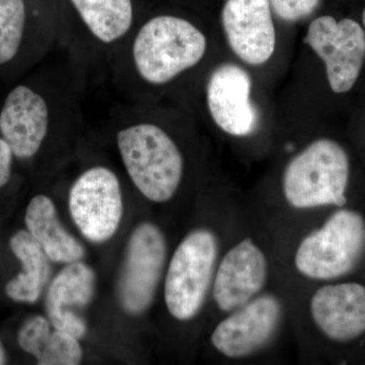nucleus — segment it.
Instances as JSON below:
<instances>
[{
	"mask_svg": "<svg viewBox=\"0 0 365 365\" xmlns=\"http://www.w3.org/2000/svg\"><path fill=\"white\" fill-rule=\"evenodd\" d=\"M206 49L207 39L198 26L162 14L136 26L120 46L119 69L133 91L138 85L162 86L200 63Z\"/></svg>",
	"mask_w": 365,
	"mask_h": 365,
	"instance_id": "nucleus-1",
	"label": "nucleus"
},
{
	"mask_svg": "<svg viewBox=\"0 0 365 365\" xmlns=\"http://www.w3.org/2000/svg\"><path fill=\"white\" fill-rule=\"evenodd\" d=\"M119 116L124 122L116 132L117 148L131 182L148 200L167 202L184 176L179 146L160 124L144 119L137 106Z\"/></svg>",
	"mask_w": 365,
	"mask_h": 365,
	"instance_id": "nucleus-2",
	"label": "nucleus"
},
{
	"mask_svg": "<svg viewBox=\"0 0 365 365\" xmlns=\"http://www.w3.org/2000/svg\"><path fill=\"white\" fill-rule=\"evenodd\" d=\"M349 179V160L335 141L319 139L288 163L283 175V193L294 208L344 206Z\"/></svg>",
	"mask_w": 365,
	"mask_h": 365,
	"instance_id": "nucleus-3",
	"label": "nucleus"
},
{
	"mask_svg": "<svg viewBox=\"0 0 365 365\" xmlns=\"http://www.w3.org/2000/svg\"><path fill=\"white\" fill-rule=\"evenodd\" d=\"M364 247V217L342 209L302 240L295 253L294 265L302 275L311 279H334L356 266Z\"/></svg>",
	"mask_w": 365,
	"mask_h": 365,
	"instance_id": "nucleus-4",
	"label": "nucleus"
},
{
	"mask_svg": "<svg viewBox=\"0 0 365 365\" xmlns=\"http://www.w3.org/2000/svg\"><path fill=\"white\" fill-rule=\"evenodd\" d=\"M217 240L208 230L190 232L173 255L165 282V300L170 314L189 321L200 312L213 279Z\"/></svg>",
	"mask_w": 365,
	"mask_h": 365,
	"instance_id": "nucleus-5",
	"label": "nucleus"
},
{
	"mask_svg": "<svg viewBox=\"0 0 365 365\" xmlns=\"http://www.w3.org/2000/svg\"><path fill=\"white\" fill-rule=\"evenodd\" d=\"M72 117V101L57 88L52 98L28 86H18L7 95L0 112V132L14 155L32 158L45 143L53 123Z\"/></svg>",
	"mask_w": 365,
	"mask_h": 365,
	"instance_id": "nucleus-6",
	"label": "nucleus"
},
{
	"mask_svg": "<svg viewBox=\"0 0 365 365\" xmlns=\"http://www.w3.org/2000/svg\"><path fill=\"white\" fill-rule=\"evenodd\" d=\"M72 220L88 241L111 239L123 215L121 185L109 168L97 165L83 172L69 192Z\"/></svg>",
	"mask_w": 365,
	"mask_h": 365,
	"instance_id": "nucleus-7",
	"label": "nucleus"
},
{
	"mask_svg": "<svg viewBox=\"0 0 365 365\" xmlns=\"http://www.w3.org/2000/svg\"><path fill=\"white\" fill-rule=\"evenodd\" d=\"M304 42L326 66L333 91L347 93L359 78L365 59V33L356 21L330 16L312 21Z\"/></svg>",
	"mask_w": 365,
	"mask_h": 365,
	"instance_id": "nucleus-8",
	"label": "nucleus"
},
{
	"mask_svg": "<svg viewBox=\"0 0 365 365\" xmlns=\"http://www.w3.org/2000/svg\"><path fill=\"white\" fill-rule=\"evenodd\" d=\"M167 242L160 228L143 223L129 240L121 280L120 299L125 311L141 314L150 306L165 267Z\"/></svg>",
	"mask_w": 365,
	"mask_h": 365,
	"instance_id": "nucleus-9",
	"label": "nucleus"
},
{
	"mask_svg": "<svg viewBox=\"0 0 365 365\" xmlns=\"http://www.w3.org/2000/svg\"><path fill=\"white\" fill-rule=\"evenodd\" d=\"M216 327L211 342L228 359H242L262 349L279 327L282 307L274 295L255 297Z\"/></svg>",
	"mask_w": 365,
	"mask_h": 365,
	"instance_id": "nucleus-10",
	"label": "nucleus"
},
{
	"mask_svg": "<svg viewBox=\"0 0 365 365\" xmlns=\"http://www.w3.org/2000/svg\"><path fill=\"white\" fill-rule=\"evenodd\" d=\"M252 79L234 63L216 67L209 76L206 101L215 124L225 133L247 136L258 126V112L251 102Z\"/></svg>",
	"mask_w": 365,
	"mask_h": 365,
	"instance_id": "nucleus-11",
	"label": "nucleus"
},
{
	"mask_svg": "<svg viewBox=\"0 0 365 365\" xmlns=\"http://www.w3.org/2000/svg\"><path fill=\"white\" fill-rule=\"evenodd\" d=\"M230 48L252 66L265 63L276 45L270 0H227L222 14Z\"/></svg>",
	"mask_w": 365,
	"mask_h": 365,
	"instance_id": "nucleus-12",
	"label": "nucleus"
},
{
	"mask_svg": "<svg viewBox=\"0 0 365 365\" xmlns=\"http://www.w3.org/2000/svg\"><path fill=\"white\" fill-rule=\"evenodd\" d=\"M265 254L251 239L242 240L220 262L213 283V297L223 312L235 311L255 299L265 285Z\"/></svg>",
	"mask_w": 365,
	"mask_h": 365,
	"instance_id": "nucleus-13",
	"label": "nucleus"
},
{
	"mask_svg": "<svg viewBox=\"0 0 365 365\" xmlns=\"http://www.w3.org/2000/svg\"><path fill=\"white\" fill-rule=\"evenodd\" d=\"M311 314L331 340L356 339L365 333V287L350 282L321 287L312 297Z\"/></svg>",
	"mask_w": 365,
	"mask_h": 365,
	"instance_id": "nucleus-14",
	"label": "nucleus"
},
{
	"mask_svg": "<svg viewBox=\"0 0 365 365\" xmlns=\"http://www.w3.org/2000/svg\"><path fill=\"white\" fill-rule=\"evenodd\" d=\"M96 275L81 262L69 263L55 277L48 290L46 309L54 328L81 339L86 332L83 311L93 299Z\"/></svg>",
	"mask_w": 365,
	"mask_h": 365,
	"instance_id": "nucleus-15",
	"label": "nucleus"
},
{
	"mask_svg": "<svg viewBox=\"0 0 365 365\" xmlns=\"http://www.w3.org/2000/svg\"><path fill=\"white\" fill-rule=\"evenodd\" d=\"M85 28L83 36L100 49H119L135 29L132 0H71Z\"/></svg>",
	"mask_w": 365,
	"mask_h": 365,
	"instance_id": "nucleus-16",
	"label": "nucleus"
},
{
	"mask_svg": "<svg viewBox=\"0 0 365 365\" xmlns=\"http://www.w3.org/2000/svg\"><path fill=\"white\" fill-rule=\"evenodd\" d=\"M26 225L50 261L73 263L85 255L83 245L62 227L54 203L49 197H34L26 208Z\"/></svg>",
	"mask_w": 365,
	"mask_h": 365,
	"instance_id": "nucleus-17",
	"label": "nucleus"
},
{
	"mask_svg": "<svg viewBox=\"0 0 365 365\" xmlns=\"http://www.w3.org/2000/svg\"><path fill=\"white\" fill-rule=\"evenodd\" d=\"M19 344L41 365H76L83 359L78 338L54 328L42 316L29 319L19 332Z\"/></svg>",
	"mask_w": 365,
	"mask_h": 365,
	"instance_id": "nucleus-18",
	"label": "nucleus"
},
{
	"mask_svg": "<svg viewBox=\"0 0 365 365\" xmlns=\"http://www.w3.org/2000/svg\"><path fill=\"white\" fill-rule=\"evenodd\" d=\"M11 248L23 264V273L9 281L6 294L16 302H35L51 274L50 259L29 232H16L11 237Z\"/></svg>",
	"mask_w": 365,
	"mask_h": 365,
	"instance_id": "nucleus-19",
	"label": "nucleus"
},
{
	"mask_svg": "<svg viewBox=\"0 0 365 365\" xmlns=\"http://www.w3.org/2000/svg\"><path fill=\"white\" fill-rule=\"evenodd\" d=\"M24 0H0V66L16 58L25 37Z\"/></svg>",
	"mask_w": 365,
	"mask_h": 365,
	"instance_id": "nucleus-20",
	"label": "nucleus"
},
{
	"mask_svg": "<svg viewBox=\"0 0 365 365\" xmlns=\"http://www.w3.org/2000/svg\"><path fill=\"white\" fill-rule=\"evenodd\" d=\"M319 4V0H270L275 14L287 21H297L311 16Z\"/></svg>",
	"mask_w": 365,
	"mask_h": 365,
	"instance_id": "nucleus-21",
	"label": "nucleus"
},
{
	"mask_svg": "<svg viewBox=\"0 0 365 365\" xmlns=\"http://www.w3.org/2000/svg\"><path fill=\"white\" fill-rule=\"evenodd\" d=\"M13 151L4 138L0 139V187L4 186L11 177Z\"/></svg>",
	"mask_w": 365,
	"mask_h": 365,
	"instance_id": "nucleus-22",
	"label": "nucleus"
},
{
	"mask_svg": "<svg viewBox=\"0 0 365 365\" xmlns=\"http://www.w3.org/2000/svg\"><path fill=\"white\" fill-rule=\"evenodd\" d=\"M6 364V352L0 343V365Z\"/></svg>",
	"mask_w": 365,
	"mask_h": 365,
	"instance_id": "nucleus-23",
	"label": "nucleus"
},
{
	"mask_svg": "<svg viewBox=\"0 0 365 365\" xmlns=\"http://www.w3.org/2000/svg\"><path fill=\"white\" fill-rule=\"evenodd\" d=\"M362 21H364V25L365 26V9L364 11V14H362Z\"/></svg>",
	"mask_w": 365,
	"mask_h": 365,
	"instance_id": "nucleus-24",
	"label": "nucleus"
}]
</instances>
